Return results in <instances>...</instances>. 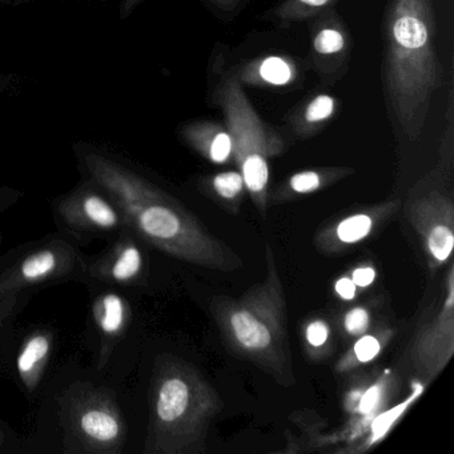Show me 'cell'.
Returning a JSON list of instances; mask_svg holds the SVG:
<instances>
[{"mask_svg": "<svg viewBox=\"0 0 454 454\" xmlns=\"http://www.w3.org/2000/svg\"><path fill=\"white\" fill-rule=\"evenodd\" d=\"M67 453L119 454L127 441L123 413L110 389L75 384L62 403Z\"/></svg>", "mask_w": 454, "mask_h": 454, "instance_id": "obj_6", "label": "cell"}, {"mask_svg": "<svg viewBox=\"0 0 454 454\" xmlns=\"http://www.w3.org/2000/svg\"><path fill=\"white\" fill-rule=\"evenodd\" d=\"M260 78L272 86H286L294 78L291 66L278 57H270L260 66Z\"/></svg>", "mask_w": 454, "mask_h": 454, "instance_id": "obj_17", "label": "cell"}, {"mask_svg": "<svg viewBox=\"0 0 454 454\" xmlns=\"http://www.w3.org/2000/svg\"><path fill=\"white\" fill-rule=\"evenodd\" d=\"M20 198V193L7 188H0V212L6 211Z\"/></svg>", "mask_w": 454, "mask_h": 454, "instance_id": "obj_29", "label": "cell"}, {"mask_svg": "<svg viewBox=\"0 0 454 454\" xmlns=\"http://www.w3.org/2000/svg\"><path fill=\"white\" fill-rule=\"evenodd\" d=\"M220 105L232 139V156L246 183V190L260 214L265 215L270 185L268 160L281 153L283 145L265 129L238 82L230 79L223 84Z\"/></svg>", "mask_w": 454, "mask_h": 454, "instance_id": "obj_5", "label": "cell"}, {"mask_svg": "<svg viewBox=\"0 0 454 454\" xmlns=\"http://www.w3.org/2000/svg\"><path fill=\"white\" fill-rule=\"evenodd\" d=\"M4 435H2V432H0V448H2V445H4Z\"/></svg>", "mask_w": 454, "mask_h": 454, "instance_id": "obj_31", "label": "cell"}, {"mask_svg": "<svg viewBox=\"0 0 454 454\" xmlns=\"http://www.w3.org/2000/svg\"><path fill=\"white\" fill-rule=\"evenodd\" d=\"M397 207L395 201H385L349 215L321 231L316 238V246L325 254H336L344 251L348 247L361 243L374 231L379 230L382 223L390 219L397 211Z\"/></svg>", "mask_w": 454, "mask_h": 454, "instance_id": "obj_12", "label": "cell"}, {"mask_svg": "<svg viewBox=\"0 0 454 454\" xmlns=\"http://www.w3.org/2000/svg\"><path fill=\"white\" fill-rule=\"evenodd\" d=\"M31 294H15V296L0 297V328L20 312L22 305L27 302Z\"/></svg>", "mask_w": 454, "mask_h": 454, "instance_id": "obj_25", "label": "cell"}, {"mask_svg": "<svg viewBox=\"0 0 454 454\" xmlns=\"http://www.w3.org/2000/svg\"><path fill=\"white\" fill-rule=\"evenodd\" d=\"M140 241L142 239L131 228L121 231L99 254L86 257V280L113 288L139 286L147 272V259Z\"/></svg>", "mask_w": 454, "mask_h": 454, "instance_id": "obj_11", "label": "cell"}, {"mask_svg": "<svg viewBox=\"0 0 454 454\" xmlns=\"http://www.w3.org/2000/svg\"><path fill=\"white\" fill-rule=\"evenodd\" d=\"M454 353V273L449 268L440 307L427 318L414 334L411 361L419 376L434 380Z\"/></svg>", "mask_w": 454, "mask_h": 454, "instance_id": "obj_10", "label": "cell"}, {"mask_svg": "<svg viewBox=\"0 0 454 454\" xmlns=\"http://www.w3.org/2000/svg\"><path fill=\"white\" fill-rule=\"evenodd\" d=\"M55 334L50 329L39 328L28 333L20 344L15 358V371L20 384L34 393L43 380L55 349Z\"/></svg>", "mask_w": 454, "mask_h": 454, "instance_id": "obj_14", "label": "cell"}, {"mask_svg": "<svg viewBox=\"0 0 454 454\" xmlns=\"http://www.w3.org/2000/svg\"><path fill=\"white\" fill-rule=\"evenodd\" d=\"M92 320L99 336V357L107 363L116 345L129 331L132 320V309L126 297L111 286L99 292L92 300Z\"/></svg>", "mask_w": 454, "mask_h": 454, "instance_id": "obj_13", "label": "cell"}, {"mask_svg": "<svg viewBox=\"0 0 454 454\" xmlns=\"http://www.w3.org/2000/svg\"><path fill=\"white\" fill-rule=\"evenodd\" d=\"M68 280L86 281V256L75 244L55 238L39 243L0 273V297Z\"/></svg>", "mask_w": 454, "mask_h": 454, "instance_id": "obj_7", "label": "cell"}, {"mask_svg": "<svg viewBox=\"0 0 454 454\" xmlns=\"http://www.w3.org/2000/svg\"><path fill=\"white\" fill-rule=\"evenodd\" d=\"M344 36L339 31L332 30V28L320 31L313 41L316 51L323 55L337 54L344 49Z\"/></svg>", "mask_w": 454, "mask_h": 454, "instance_id": "obj_21", "label": "cell"}, {"mask_svg": "<svg viewBox=\"0 0 454 454\" xmlns=\"http://www.w3.org/2000/svg\"><path fill=\"white\" fill-rule=\"evenodd\" d=\"M54 211L68 232L78 238L114 239L129 228L119 204L90 179L58 199Z\"/></svg>", "mask_w": 454, "mask_h": 454, "instance_id": "obj_9", "label": "cell"}, {"mask_svg": "<svg viewBox=\"0 0 454 454\" xmlns=\"http://www.w3.org/2000/svg\"><path fill=\"white\" fill-rule=\"evenodd\" d=\"M219 393L192 364L161 356L153 368L145 454L200 453L216 416Z\"/></svg>", "mask_w": 454, "mask_h": 454, "instance_id": "obj_3", "label": "cell"}, {"mask_svg": "<svg viewBox=\"0 0 454 454\" xmlns=\"http://www.w3.org/2000/svg\"><path fill=\"white\" fill-rule=\"evenodd\" d=\"M334 288H336V292L341 299L353 300L356 297V289H357V286H355L352 278L344 276V278H339V280L336 281Z\"/></svg>", "mask_w": 454, "mask_h": 454, "instance_id": "obj_28", "label": "cell"}, {"mask_svg": "<svg viewBox=\"0 0 454 454\" xmlns=\"http://www.w3.org/2000/svg\"><path fill=\"white\" fill-rule=\"evenodd\" d=\"M403 214L419 235L430 268L449 262L454 247V204L443 185L427 176L406 198Z\"/></svg>", "mask_w": 454, "mask_h": 454, "instance_id": "obj_8", "label": "cell"}, {"mask_svg": "<svg viewBox=\"0 0 454 454\" xmlns=\"http://www.w3.org/2000/svg\"><path fill=\"white\" fill-rule=\"evenodd\" d=\"M334 111V100L328 95L315 98L305 111V121L308 123H320L331 118Z\"/></svg>", "mask_w": 454, "mask_h": 454, "instance_id": "obj_22", "label": "cell"}, {"mask_svg": "<svg viewBox=\"0 0 454 454\" xmlns=\"http://www.w3.org/2000/svg\"><path fill=\"white\" fill-rule=\"evenodd\" d=\"M409 403H411V400L406 401L403 405H398L392 411H387V413H382L381 416L377 417L373 424H372L373 433H372L371 438H368V443H374L376 441H379L387 432L393 421L403 414V409L406 408Z\"/></svg>", "mask_w": 454, "mask_h": 454, "instance_id": "obj_24", "label": "cell"}, {"mask_svg": "<svg viewBox=\"0 0 454 454\" xmlns=\"http://www.w3.org/2000/svg\"><path fill=\"white\" fill-rule=\"evenodd\" d=\"M352 281L356 286L360 288H365V286H372L374 278H376V270L372 267H361L357 270H353Z\"/></svg>", "mask_w": 454, "mask_h": 454, "instance_id": "obj_27", "label": "cell"}, {"mask_svg": "<svg viewBox=\"0 0 454 454\" xmlns=\"http://www.w3.org/2000/svg\"><path fill=\"white\" fill-rule=\"evenodd\" d=\"M326 182H328V176L323 172L304 171L291 177L289 188L292 192L307 195V193L320 190L324 184H326Z\"/></svg>", "mask_w": 454, "mask_h": 454, "instance_id": "obj_20", "label": "cell"}, {"mask_svg": "<svg viewBox=\"0 0 454 454\" xmlns=\"http://www.w3.org/2000/svg\"><path fill=\"white\" fill-rule=\"evenodd\" d=\"M387 380H382V381L376 382V384L369 387L365 392L361 393L356 411H358L361 416H373L379 411L382 401H384L385 392L387 389Z\"/></svg>", "mask_w": 454, "mask_h": 454, "instance_id": "obj_19", "label": "cell"}, {"mask_svg": "<svg viewBox=\"0 0 454 454\" xmlns=\"http://www.w3.org/2000/svg\"><path fill=\"white\" fill-rule=\"evenodd\" d=\"M84 168L89 179L119 204L129 228L145 243L209 270L231 272L243 267V260L236 252L150 180L100 153H86Z\"/></svg>", "mask_w": 454, "mask_h": 454, "instance_id": "obj_1", "label": "cell"}, {"mask_svg": "<svg viewBox=\"0 0 454 454\" xmlns=\"http://www.w3.org/2000/svg\"><path fill=\"white\" fill-rule=\"evenodd\" d=\"M305 339L309 347L318 349L324 347L329 340V325L323 320H315L308 324L305 329Z\"/></svg>", "mask_w": 454, "mask_h": 454, "instance_id": "obj_26", "label": "cell"}, {"mask_svg": "<svg viewBox=\"0 0 454 454\" xmlns=\"http://www.w3.org/2000/svg\"><path fill=\"white\" fill-rule=\"evenodd\" d=\"M371 325V316L365 308H353L344 317V328L350 336H363Z\"/></svg>", "mask_w": 454, "mask_h": 454, "instance_id": "obj_23", "label": "cell"}, {"mask_svg": "<svg viewBox=\"0 0 454 454\" xmlns=\"http://www.w3.org/2000/svg\"><path fill=\"white\" fill-rule=\"evenodd\" d=\"M184 134L188 143L214 163H225L232 156L230 132L217 124H193L184 129Z\"/></svg>", "mask_w": 454, "mask_h": 454, "instance_id": "obj_15", "label": "cell"}, {"mask_svg": "<svg viewBox=\"0 0 454 454\" xmlns=\"http://www.w3.org/2000/svg\"><path fill=\"white\" fill-rule=\"evenodd\" d=\"M432 0H392L387 14V87L400 126L414 139L437 89Z\"/></svg>", "mask_w": 454, "mask_h": 454, "instance_id": "obj_2", "label": "cell"}, {"mask_svg": "<svg viewBox=\"0 0 454 454\" xmlns=\"http://www.w3.org/2000/svg\"><path fill=\"white\" fill-rule=\"evenodd\" d=\"M389 339V332L381 334H365L360 336V339L355 342L352 348L353 358L341 360L340 363V371H347L348 368L360 365V364L371 363L377 356L381 353L384 341Z\"/></svg>", "mask_w": 454, "mask_h": 454, "instance_id": "obj_16", "label": "cell"}, {"mask_svg": "<svg viewBox=\"0 0 454 454\" xmlns=\"http://www.w3.org/2000/svg\"><path fill=\"white\" fill-rule=\"evenodd\" d=\"M212 190L219 198L232 201L243 195L246 183L240 172H223L212 179Z\"/></svg>", "mask_w": 454, "mask_h": 454, "instance_id": "obj_18", "label": "cell"}, {"mask_svg": "<svg viewBox=\"0 0 454 454\" xmlns=\"http://www.w3.org/2000/svg\"><path fill=\"white\" fill-rule=\"evenodd\" d=\"M300 4H307L310 7H321L325 6L329 0H299Z\"/></svg>", "mask_w": 454, "mask_h": 454, "instance_id": "obj_30", "label": "cell"}, {"mask_svg": "<svg viewBox=\"0 0 454 454\" xmlns=\"http://www.w3.org/2000/svg\"><path fill=\"white\" fill-rule=\"evenodd\" d=\"M267 273L240 299H217L212 312L225 341L244 360L284 387L296 381L289 349L286 305L275 252L267 246Z\"/></svg>", "mask_w": 454, "mask_h": 454, "instance_id": "obj_4", "label": "cell"}]
</instances>
